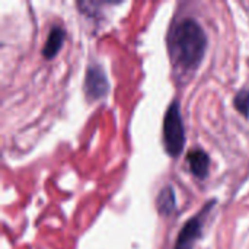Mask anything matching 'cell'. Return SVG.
<instances>
[{
	"label": "cell",
	"instance_id": "6da1fadb",
	"mask_svg": "<svg viewBox=\"0 0 249 249\" xmlns=\"http://www.w3.org/2000/svg\"><path fill=\"white\" fill-rule=\"evenodd\" d=\"M207 50V35L203 26L193 18L179 20L169 36V51L174 61L182 69H196Z\"/></svg>",
	"mask_w": 249,
	"mask_h": 249
},
{
	"label": "cell",
	"instance_id": "7a4b0ae2",
	"mask_svg": "<svg viewBox=\"0 0 249 249\" xmlns=\"http://www.w3.org/2000/svg\"><path fill=\"white\" fill-rule=\"evenodd\" d=\"M163 144L169 156L178 158L184 152L185 146V130L181 117L179 102L175 99L171 102L163 118Z\"/></svg>",
	"mask_w": 249,
	"mask_h": 249
},
{
	"label": "cell",
	"instance_id": "3957f363",
	"mask_svg": "<svg viewBox=\"0 0 249 249\" xmlns=\"http://www.w3.org/2000/svg\"><path fill=\"white\" fill-rule=\"evenodd\" d=\"M108 88H109V83H108V77L104 69L98 64H90L86 70L85 85H83L86 98L92 101L101 99L102 96L107 95Z\"/></svg>",
	"mask_w": 249,
	"mask_h": 249
},
{
	"label": "cell",
	"instance_id": "277c9868",
	"mask_svg": "<svg viewBox=\"0 0 249 249\" xmlns=\"http://www.w3.org/2000/svg\"><path fill=\"white\" fill-rule=\"evenodd\" d=\"M201 232H203L201 216H196L190 219L181 229L174 249H194V244L201 236Z\"/></svg>",
	"mask_w": 249,
	"mask_h": 249
},
{
	"label": "cell",
	"instance_id": "5b68a950",
	"mask_svg": "<svg viewBox=\"0 0 249 249\" xmlns=\"http://www.w3.org/2000/svg\"><path fill=\"white\" fill-rule=\"evenodd\" d=\"M187 160H188L190 171L194 174V177L204 179L209 175L210 158L203 149H191L187 153Z\"/></svg>",
	"mask_w": 249,
	"mask_h": 249
},
{
	"label": "cell",
	"instance_id": "8992f818",
	"mask_svg": "<svg viewBox=\"0 0 249 249\" xmlns=\"http://www.w3.org/2000/svg\"><path fill=\"white\" fill-rule=\"evenodd\" d=\"M64 38H66V31L63 26H60V25L51 26L48 36H47V41H45L44 48H42L44 58H47V60L54 58L57 55V53L60 51V48L63 47Z\"/></svg>",
	"mask_w": 249,
	"mask_h": 249
},
{
	"label": "cell",
	"instance_id": "52a82bcc",
	"mask_svg": "<svg viewBox=\"0 0 249 249\" xmlns=\"http://www.w3.org/2000/svg\"><path fill=\"white\" fill-rule=\"evenodd\" d=\"M156 207H158L159 213L163 216H169L175 212L177 198H175V193H174L172 187H165L160 190V193L158 194V198H156Z\"/></svg>",
	"mask_w": 249,
	"mask_h": 249
},
{
	"label": "cell",
	"instance_id": "ba28073f",
	"mask_svg": "<svg viewBox=\"0 0 249 249\" xmlns=\"http://www.w3.org/2000/svg\"><path fill=\"white\" fill-rule=\"evenodd\" d=\"M235 108L245 117H249V89H241L235 99H233Z\"/></svg>",
	"mask_w": 249,
	"mask_h": 249
}]
</instances>
